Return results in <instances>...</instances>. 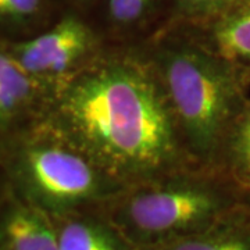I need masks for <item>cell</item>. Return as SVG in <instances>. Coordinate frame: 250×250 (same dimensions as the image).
Returning a JSON list of instances; mask_svg holds the SVG:
<instances>
[{
  "instance_id": "cell-1",
  "label": "cell",
  "mask_w": 250,
  "mask_h": 250,
  "mask_svg": "<svg viewBox=\"0 0 250 250\" xmlns=\"http://www.w3.org/2000/svg\"><path fill=\"white\" fill-rule=\"evenodd\" d=\"M42 118L124 188L199 166L141 45H107L50 92Z\"/></svg>"
},
{
  "instance_id": "cell-2",
  "label": "cell",
  "mask_w": 250,
  "mask_h": 250,
  "mask_svg": "<svg viewBox=\"0 0 250 250\" xmlns=\"http://www.w3.org/2000/svg\"><path fill=\"white\" fill-rule=\"evenodd\" d=\"M152 60L192 160L213 167L235 118L246 106V74L188 27L167 25L142 43Z\"/></svg>"
},
{
  "instance_id": "cell-3",
  "label": "cell",
  "mask_w": 250,
  "mask_h": 250,
  "mask_svg": "<svg viewBox=\"0 0 250 250\" xmlns=\"http://www.w3.org/2000/svg\"><path fill=\"white\" fill-rule=\"evenodd\" d=\"M225 178L213 167H189L124 188L99 210L136 249H147L200 232L227 214Z\"/></svg>"
},
{
  "instance_id": "cell-4",
  "label": "cell",
  "mask_w": 250,
  "mask_h": 250,
  "mask_svg": "<svg viewBox=\"0 0 250 250\" xmlns=\"http://www.w3.org/2000/svg\"><path fill=\"white\" fill-rule=\"evenodd\" d=\"M16 136L6 154L10 189L47 214L98 208L124 189L42 117Z\"/></svg>"
},
{
  "instance_id": "cell-5",
  "label": "cell",
  "mask_w": 250,
  "mask_h": 250,
  "mask_svg": "<svg viewBox=\"0 0 250 250\" xmlns=\"http://www.w3.org/2000/svg\"><path fill=\"white\" fill-rule=\"evenodd\" d=\"M107 42L98 28L77 14H65L38 35L4 47L25 71L50 92L86 67Z\"/></svg>"
},
{
  "instance_id": "cell-6",
  "label": "cell",
  "mask_w": 250,
  "mask_h": 250,
  "mask_svg": "<svg viewBox=\"0 0 250 250\" xmlns=\"http://www.w3.org/2000/svg\"><path fill=\"white\" fill-rule=\"evenodd\" d=\"M0 250H59L52 215L13 189L0 202Z\"/></svg>"
},
{
  "instance_id": "cell-7",
  "label": "cell",
  "mask_w": 250,
  "mask_h": 250,
  "mask_svg": "<svg viewBox=\"0 0 250 250\" xmlns=\"http://www.w3.org/2000/svg\"><path fill=\"white\" fill-rule=\"evenodd\" d=\"M49 90L0 46V129L27 125L42 117Z\"/></svg>"
},
{
  "instance_id": "cell-8",
  "label": "cell",
  "mask_w": 250,
  "mask_h": 250,
  "mask_svg": "<svg viewBox=\"0 0 250 250\" xmlns=\"http://www.w3.org/2000/svg\"><path fill=\"white\" fill-rule=\"evenodd\" d=\"M59 250H138L98 208L52 215Z\"/></svg>"
},
{
  "instance_id": "cell-9",
  "label": "cell",
  "mask_w": 250,
  "mask_h": 250,
  "mask_svg": "<svg viewBox=\"0 0 250 250\" xmlns=\"http://www.w3.org/2000/svg\"><path fill=\"white\" fill-rule=\"evenodd\" d=\"M190 29L211 50L249 75L250 0H242L228 13L205 27Z\"/></svg>"
},
{
  "instance_id": "cell-10",
  "label": "cell",
  "mask_w": 250,
  "mask_h": 250,
  "mask_svg": "<svg viewBox=\"0 0 250 250\" xmlns=\"http://www.w3.org/2000/svg\"><path fill=\"white\" fill-rule=\"evenodd\" d=\"M161 4L163 0H106L107 45H139L156 35Z\"/></svg>"
},
{
  "instance_id": "cell-11",
  "label": "cell",
  "mask_w": 250,
  "mask_h": 250,
  "mask_svg": "<svg viewBox=\"0 0 250 250\" xmlns=\"http://www.w3.org/2000/svg\"><path fill=\"white\" fill-rule=\"evenodd\" d=\"M214 168L227 178L250 187V104L242 108L229 129L215 159Z\"/></svg>"
},
{
  "instance_id": "cell-12",
  "label": "cell",
  "mask_w": 250,
  "mask_h": 250,
  "mask_svg": "<svg viewBox=\"0 0 250 250\" xmlns=\"http://www.w3.org/2000/svg\"><path fill=\"white\" fill-rule=\"evenodd\" d=\"M228 214L200 232L141 250H250V231Z\"/></svg>"
},
{
  "instance_id": "cell-13",
  "label": "cell",
  "mask_w": 250,
  "mask_h": 250,
  "mask_svg": "<svg viewBox=\"0 0 250 250\" xmlns=\"http://www.w3.org/2000/svg\"><path fill=\"white\" fill-rule=\"evenodd\" d=\"M242 0H172L171 21L167 25L200 28L215 21Z\"/></svg>"
},
{
  "instance_id": "cell-14",
  "label": "cell",
  "mask_w": 250,
  "mask_h": 250,
  "mask_svg": "<svg viewBox=\"0 0 250 250\" xmlns=\"http://www.w3.org/2000/svg\"><path fill=\"white\" fill-rule=\"evenodd\" d=\"M43 10V0H0V27L21 31L31 27Z\"/></svg>"
},
{
  "instance_id": "cell-15",
  "label": "cell",
  "mask_w": 250,
  "mask_h": 250,
  "mask_svg": "<svg viewBox=\"0 0 250 250\" xmlns=\"http://www.w3.org/2000/svg\"><path fill=\"white\" fill-rule=\"evenodd\" d=\"M77 1H85V0H77Z\"/></svg>"
},
{
  "instance_id": "cell-16",
  "label": "cell",
  "mask_w": 250,
  "mask_h": 250,
  "mask_svg": "<svg viewBox=\"0 0 250 250\" xmlns=\"http://www.w3.org/2000/svg\"><path fill=\"white\" fill-rule=\"evenodd\" d=\"M0 131H1V129H0Z\"/></svg>"
}]
</instances>
